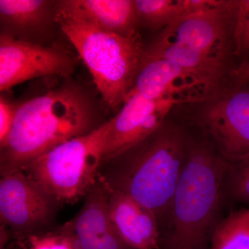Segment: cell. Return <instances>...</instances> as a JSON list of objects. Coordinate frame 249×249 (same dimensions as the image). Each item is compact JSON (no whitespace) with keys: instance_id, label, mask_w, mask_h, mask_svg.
<instances>
[{"instance_id":"12","label":"cell","mask_w":249,"mask_h":249,"mask_svg":"<svg viewBox=\"0 0 249 249\" xmlns=\"http://www.w3.org/2000/svg\"><path fill=\"white\" fill-rule=\"evenodd\" d=\"M110 191L99 179L85 196L78 214L67 224L80 249H132L123 240L111 219Z\"/></svg>"},{"instance_id":"5","label":"cell","mask_w":249,"mask_h":249,"mask_svg":"<svg viewBox=\"0 0 249 249\" xmlns=\"http://www.w3.org/2000/svg\"><path fill=\"white\" fill-rule=\"evenodd\" d=\"M107 129L106 121L90 133L54 147L21 170L62 205L76 202L98 181Z\"/></svg>"},{"instance_id":"18","label":"cell","mask_w":249,"mask_h":249,"mask_svg":"<svg viewBox=\"0 0 249 249\" xmlns=\"http://www.w3.org/2000/svg\"><path fill=\"white\" fill-rule=\"evenodd\" d=\"M139 22L151 29L168 27L188 15L186 0H135Z\"/></svg>"},{"instance_id":"7","label":"cell","mask_w":249,"mask_h":249,"mask_svg":"<svg viewBox=\"0 0 249 249\" xmlns=\"http://www.w3.org/2000/svg\"><path fill=\"white\" fill-rule=\"evenodd\" d=\"M76 64L74 56L60 46H45L0 35L1 92L39 77L70 76Z\"/></svg>"},{"instance_id":"6","label":"cell","mask_w":249,"mask_h":249,"mask_svg":"<svg viewBox=\"0 0 249 249\" xmlns=\"http://www.w3.org/2000/svg\"><path fill=\"white\" fill-rule=\"evenodd\" d=\"M62 204L22 170L0 178L1 242H22L52 229Z\"/></svg>"},{"instance_id":"15","label":"cell","mask_w":249,"mask_h":249,"mask_svg":"<svg viewBox=\"0 0 249 249\" xmlns=\"http://www.w3.org/2000/svg\"><path fill=\"white\" fill-rule=\"evenodd\" d=\"M61 4L80 18L114 34L132 37L139 24L133 0H66Z\"/></svg>"},{"instance_id":"23","label":"cell","mask_w":249,"mask_h":249,"mask_svg":"<svg viewBox=\"0 0 249 249\" xmlns=\"http://www.w3.org/2000/svg\"><path fill=\"white\" fill-rule=\"evenodd\" d=\"M235 80L238 84L249 83V60L242 64L233 73Z\"/></svg>"},{"instance_id":"10","label":"cell","mask_w":249,"mask_h":249,"mask_svg":"<svg viewBox=\"0 0 249 249\" xmlns=\"http://www.w3.org/2000/svg\"><path fill=\"white\" fill-rule=\"evenodd\" d=\"M215 82L170 60L145 58L129 93L147 99L174 98L190 102L204 96Z\"/></svg>"},{"instance_id":"21","label":"cell","mask_w":249,"mask_h":249,"mask_svg":"<svg viewBox=\"0 0 249 249\" xmlns=\"http://www.w3.org/2000/svg\"><path fill=\"white\" fill-rule=\"evenodd\" d=\"M235 53L240 56L249 55V0L235 1L233 13Z\"/></svg>"},{"instance_id":"8","label":"cell","mask_w":249,"mask_h":249,"mask_svg":"<svg viewBox=\"0 0 249 249\" xmlns=\"http://www.w3.org/2000/svg\"><path fill=\"white\" fill-rule=\"evenodd\" d=\"M180 103L174 98L151 100L129 93L119 112L108 121L103 165L153 134Z\"/></svg>"},{"instance_id":"4","label":"cell","mask_w":249,"mask_h":249,"mask_svg":"<svg viewBox=\"0 0 249 249\" xmlns=\"http://www.w3.org/2000/svg\"><path fill=\"white\" fill-rule=\"evenodd\" d=\"M56 20L91 73L104 103L124 104L145 62L139 34L124 37L101 29L57 1Z\"/></svg>"},{"instance_id":"20","label":"cell","mask_w":249,"mask_h":249,"mask_svg":"<svg viewBox=\"0 0 249 249\" xmlns=\"http://www.w3.org/2000/svg\"><path fill=\"white\" fill-rule=\"evenodd\" d=\"M29 249H80L79 244L69 224L31 236L27 240Z\"/></svg>"},{"instance_id":"11","label":"cell","mask_w":249,"mask_h":249,"mask_svg":"<svg viewBox=\"0 0 249 249\" xmlns=\"http://www.w3.org/2000/svg\"><path fill=\"white\" fill-rule=\"evenodd\" d=\"M232 2L183 16L165 28L157 39L223 59L227 34L225 11Z\"/></svg>"},{"instance_id":"1","label":"cell","mask_w":249,"mask_h":249,"mask_svg":"<svg viewBox=\"0 0 249 249\" xmlns=\"http://www.w3.org/2000/svg\"><path fill=\"white\" fill-rule=\"evenodd\" d=\"M101 123L91 98L67 85L21 103L0 155V173L22 170L54 147L90 133Z\"/></svg>"},{"instance_id":"19","label":"cell","mask_w":249,"mask_h":249,"mask_svg":"<svg viewBox=\"0 0 249 249\" xmlns=\"http://www.w3.org/2000/svg\"><path fill=\"white\" fill-rule=\"evenodd\" d=\"M225 198L249 206V157L229 163L224 179Z\"/></svg>"},{"instance_id":"17","label":"cell","mask_w":249,"mask_h":249,"mask_svg":"<svg viewBox=\"0 0 249 249\" xmlns=\"http://www.w3.org/2000/svg\"><path fill=\"white\" fill-rule=\"evenodd\" d=\"M209 249H249V207L222 218L211 236Z\"/></svg>"},{"instance_id":"3","label":"cell","mask_w":249,"mask_h":249,"mask_svg":"<svg viewBox=\"0 0 249 249\" xmlns=\"http://www.w3.org/2000/svg\"><path fill=\"white\" fill-rule=\"evenodd\" d=\"M228 162L207 142H189L159 249H209L222 219Z\"/></svg>"},{"instance_id":"22","label":"cell","mask_w":249,"mask_h":249,"mask_svg":"<svg viewBox=\"0 0 249 249\" xmlns=\"http://www.w3.org/2000/svg\"><path fill=\"white\" fill-rule=\"evenodd\" d=\"M18 106L4 96L0 98V149L4 146L9 138Z\"/></svg>"},{"instance_id":"16","label":"cell","mask_w":249,"mask_h":249,"mask_svg":"<svg viewBox=\"0 0 249 249\" xmlns=\"http://www.w3.org/2000/svg\"><path fill=\"white\" fill-rule=\"evenodd\" d=\"M146 58H162L217 80L224 71L223 59L201 53L193 49L157 39L146 50Z\"/></svg>"},{"instance_id":"14","label":"cell","mask_w":249,"mask_h":249,"mask_svg":"<svg viewBox=\"0 0 249 249\" xmlns=\"http://www.w3.org/2000/svg\"><path fill=\"white\" fill-rule=\"evenodd\" d=\"M111 219L126 244L132 249H159L161 232L155 214L130 196L111 191Z\"/></svg>"},{"instance_id":"9","label":"cell","mask_w":249,"mask_h":249,"mask_svg":"<svg viewBox=\"0 0 249 249\" xmlns=\"http://www.w3.org/2000/svg\"><path fill=\"white\" fill-rule=\"evenodd\" d=\"M201 124L219 155L229 163L249 157V90H240L213 104Z\"/></svg>"},{"instance_id":"13","label":"cell","mask_w":249,"mask_h":249,"mask_svg":"<svg viewBox=\"0 0 249 249\" xmlns=\"http://www.w3.org/2000/svg\"><path fill=\"white\" fill-rule=\"evenodd\" d=\"M56 6L49 0H0L1 34L42 45L58 24Z\"/></svg>"},{"instance_id":"2","label":"cell","mask_w":249,"mask_h":249,"mask_svg":"<svg viewBox=\"0 0 249 249\" xmlns=\"http://www.w3.org/2000/svg\"><path fill=\"white\" fill-rule=\"evenodd\" d=\"M188 145L182 129L165 123L135 146L105 163L99 179L109 191L124 193L151 211L161 232Z\"/></svg>"}]
</instances>
